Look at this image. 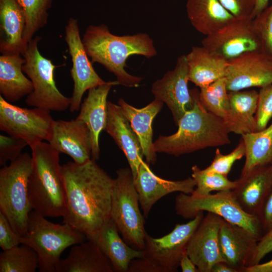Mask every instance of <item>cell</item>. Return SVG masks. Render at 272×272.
Returning <instances> with one entry per match:
<instances>
[{
    "instance_id": "cell-1",
    "label": "cell",
    "mask_w": 272,
    "mask_h": 272,
    "mask_svg": "<svg viewBox=\"0 0 272 272\" xmlns=\"http://www.w3.org/2000/svg\"><path fill=\"white\" fill-rule=\"evenodd\" d=\"M66 223L84 234L98 230L110 218L114 179L91 159L83 164L62 166Z\"/></svg>"
},
{
    "instance_id": "cell-2",
    "label": "cell",
    "mask_w": 272,
    "mask_h": 272,
    "mask_svg": "<svg viewBox=\"0 0 272 272\" xmlns=\"http://www.w3.org/2000/svg\"><path fill=\"white\" fill-rule=\"evenodd\" d=\"M82 40L91 62L103 65L114 75L119 84L127 87H136L142 80L125 71L128 57L141 55L149 58L157 53L153 39L147 34L117 36L104 24L89 26Z\"/></svg>"
},
{
    "instance_id": "cell-3",
    "label": "cell",
    "mask_w": 272,
    "mask_h": 272,
    "mask_svg": "<svg viewBox=\"0 0 272 272\" xmlns=\"http://www.w3.org/2000/svg\"><path fill=\"white\" fill-rule=\"evenodd\" d=\"M190 91L194 99L192 108L179 120L175 133L167 136L159 135L154 142L156 153L178 157L207 148L231 143L223 119L203 107L197 89Z\"/></svg>"
},
{
    "instance_id": "cell-4",
    "label": "cell",
    "mask_w": 272,
    "mask_h": 272,
    "mask_svg": "<svg viewBox=\"0 0 272 272\" xmlns=\"http://www.w3.org/2000/svg\"><path fill=\"white\" fill-rule=\"evenodd\" d=\"M30 148L32 167L28 190L32 208L46 218L63 217L65 196L60 153L44 142Z\"/></svg>"
},
{
    "instance_id": "cell-5",
    "label": "cell",
    "mask_w": 272,
    "mask_h": 272,
    "mask_svg": "<svg viewBox=\"0 0 272 272\" xmlns=\"http://www.w3.org/2000/svg\"><path fill=\"white\" fill-rule=\"evenodd\" d=\"M35 211L30 213L26 233L21 243L32 248L39 258L40 272H55L62 252L85 241L86 235L69 224H55Z\"/></svg>"
},
{
    "instance_id": "cell-6",
    "label": "cell",
    "mask_w": 272,
    "mask_h": 272,
    "mask_svg": "<svg viewBox=\"0 0 272 272\" xmlns=\"http://www.w3.org/2000/svg\"><path fill=\"white\" fill-rule=\"evenodd\" d=\"M32 167V156L25 152L0 170V211L21 237L27 232L33 210L28 190Z\"/></svg>"
},
{
    "instance_id": "cell-7",
    "label": "cell",
    "mask_w": 272,
    "mask_h": 272,
    "mask_svg": "<svg viewBox=\"0 0 272 272\" xmlns=\"http://www.w3.org/2000/svg\"><path fill=\"white\" fill-rule=\"evenodd\" d=\"M203 218V212H200L189 222L176 224L171 232L160 238L147 233L143 256L130 262L128 272L177 271L188 242Z\"/></svg>"
},
{
    "instance_id": "cell-8",
    "label": "cell",
    "mask_w": 272,
    "mask_h": 272,
    "mask_svg": "<svg viewBox=\"0 0 272 272\" xmlns=\"http://www.w3.org/2000/svg\"><path fill=\"white\" fill-rule=\"evenodd\" d=\"M139 206V195L130 169H118L114 179L110 218L123 240L131 247L143 250L147 233L145 217Z\"/></svg>"
},
{
    "instance_id": "cell-9",
    "label": "cell",
    "mask_w": 272,
    "mask_h": 272,
    "mask_svg": "<svg viewBox=\"0 0 272 272\" xmlns=\"http://www.w3.org/2000/svg\"><path fill=\"white\" fill-rule=\"evenodd\" d=\"M40 40L39 36L33 38L22 55L25 60L23 71L31 81L33 88L25 103L33 107L63 111L70 107L71 98L63 95L57 88L54 70L57 66L40 53L38 46Z\"/></svg>"
},
{
    "instance_id": "cell-10",
    "label": "cell",
    "mask_w": 272,
    "mask_h": 272,
    "mask_svg": "<svg viewBox=\"0 0 272 272\" xmlns=\"http://www.w3.org/2000/svg\"><path fill=\"white\" fill-rule=\"evenodd\" d=\"M175 210L184 219H193L200 212L216 214L232 224L248 230L259 240L262 227L258 217L245 212L232 190L206 195L180 192L175 198Z\"/></svg>"
},
{
    "instance_id": "cell-11",
    "label": "cell",
    "mask_w": 272,
    "mask_h": 272,
    "mask_svg": "<svg viewBox=\"0 0 272 272\" xmlns=\"http://www.w3.org/2000/svg\"><path fill=\"white\" fill-rule=\"evenodd\" d=\"M54 121L49 110L20 107L0 96L1 130L24 140L30 147L43 141H49Z\"/></svg>"
},
{
    "instance_id": "cell-12",
    "label": "cell",
    "mask_w": 272,
    "mask_h": 272,
    "mask_svg": "<svg viewBox=\"0 0 272 272\" xmlns=\"http://www.w3.org/2000/svg\"><path fill=\"white\" fill-rule=\"evenodd\" d=\"M65 40L72 61L71 76L74 82L70 110L78 111L82 97L87 90L106 83L94 70L88 58L81 38L79 26L76 19L71 17L65 27Z\"/></svg>"
},
{
    "instance_id": "cell-13",
    "label": "cell",
    "mask_w": 272,
    "mask_h": 272,
    "mask_svg": "<svg viewBox=\"0 0 272 272\" xmlns=\"http://www.w3.org/2000/svg\"><path fill=\"white\" fill-rule=\"evenodd\" d=\"M251 20L235 19L206 36L201 41L202 46L227 61L249 52L260 50Z\"/></svg>"
},
{
    "instance_id": "cell-14",
    "label": "cell",
    "mask_w": 272,
    "mask_h": 272,
    "mask_svg": "<svg viewBox=\"0 0 272 272\" xmlns=\"http://www.w3.org/2000/svg\"><path fill=\"white\" fill-rule=\"evenodd\" d=\"M188 69L186 55L179 56L174 69L154 82L152 93L155 99L165 103L170 110L175 123L191 109L194 99L188 87Z\"/></svg>"
},
{
    "instance_id": "cell-15",
    "label": "cell",
    "mask_w": 272,
    "mask_h": 272,
    "mask_svg": "<svg viewBox=\"0 0 272 272\" xmlns=\"http://www.w3.org/2000/svg\"><path fill=\"white\" fill-rule=\"evenodd\" d=\"M228 92L272 84V59L261 50L244 53L228 61L225 74Z\"/></svg>"
},
{
    "instance_id": "cell-16",
    "label": "cell",
    "mask_w": 272,
    "mask_h": 272,
    "mask_svg": "<svg viewBox=\"0 0 272 272\" xmlns=\"http://www.w3.org/2000/svg\"><path fill=\"white\" fill-rule=\"evenodd\" d=\"M223 219L216 214L208 213L188 242L186 252L199 272H211L216 263L225 262L219 242Z\"/></svg>"
},
{
    "instance_id": "cell-17",
    "label": "cell",
    "mask_w": 272,
    "mask_h": 272,
    "mask_svg": "<svg viewBox=\"0 0 272 272\" xmlns=\"http://www.w3.org/2000/svg\"><path fill=\"white\" fill-rule=\"evenodd\" d=\"M133 181L145 218H148L153 205L163 196L174 192L191 194L195 187V182L192 177L172 181L157 176L144 160L140 165Z\"/></svg>"
},
{
    "instance_id": "cell-18",
    "label": "cell",
    "mask_w": 272,
    "mask_h": 272,
    "mask_svg": "<svg viewBox=\"0 0 272 272\" xmlns=\"http://www.w3.org/2000/svg\"><path fill=\"white\" fill-rule=\"evenodd\" d=\"M48 143L59 153L67 155L74 162L83 164L92 159V142L86 124L77 118L54 120Z\"/></svg>"
},
{
    "instance_id": "cell-19",
    "label": "cell",
    "mask_w": 272,
    "mask_h": 272,
    "mask_svg": "<svg viewBox=\"0 0 272 272\" xmlns=\"http://www.w3.org/2000/svg\"><path fill=\"white\" fill-rule=\"evenodd\" d=\"M259 239L248 230L223 219L219 231L221 251L225 262L237 272L252 265Z\"/></svg>"
},
{
    "instance_id": "cell-20",
    "label": "cell",
    "mask_w": 272,
    "mask_h": 272,
    "mask_svg": "<svg viewBox=\"0 0 272 272\" xmlns=\"http://www.w3.org/2000/svg\"><path fill=\"white\" fill-rule=\"evenodd\" d=\"M104 130L124 153L134 179L144 156L139 139L118 104L108 101Z\"/></svg>"
},
{
    "instance_id": "cell-21",
    "label": "cell",
    "mask_w": 272,
    "mask_h": 272,
    "mask_svg": "<svg viewBox=\"0 0 272 272\" xmlns=\"http://www.w3.org/2000/svg\"><path fill=\"white\" fill-rule=\"evenodd\" d=\"M111 218L97 231L86 235L87 240L93 241L110 262L114 271L128 272L130 262L141 258L143 251L129 246L119 234Z\"/></svg>"
},
{
    "instance_id": "cell-22",
    "label": "cell",
    "mask_w": 272,
    "mask_h": 272,
    "mask_svg": "<svg viewBox=\"0 0 272 272\" xmlns=\"http://www.w3.org/2000/svg\"><path fill=\"white\" fill-rule=\"evenodd\" d=\"M117 81L106 83L88 90V95L82 102L77 119L84 122L87 126L92 142V159L97 161L99 158V138L104 130L107 112V96L112 86L118 85Z\"/></svg>"
},
{
    "instance_id": "cell-23",
    "label": "cell",
    "mask_w": 272,
    "mask_h": 272,
    "mask_svg": "<svg viewBox=\"0 0 272 272\" xmlns=\"http://www.w3.org/2000/svg\"><path fill=\"white\" fill-rule=\"evenodd\" d=\"M233 194L246 213L257 216L272 185V165L256 167L237 180Z\"/></svg>"
},
{
    "instance_id": "cell-24",
    "label": "cell",
    "mask_w": 272,
    "mask_h": 272,
    "mask_svg": "<svg viewBox=\"0 0 272 272\" xmlns=\"http://www.w3.org/2000/svg\"><path fill=\"white\" fill-rule=\"evenodd\" d=\"M26 20L16 0H0V52L2 55H23L28 43L24 39Z\"/></svg>"
},
{
    "instance_id": "cell-25",
    "label": "cell",
    "mask_w": 272,
    "mask_h": 272,
    "mask_svg": "<svg viewBox=\"0 0 272 272\" xmlns=\"http://www.w3.org/2000/svg\"><path fill=\"white\" fill-rule=\"evenodd\" d=\"M118 104L139 139L146 162L154 164L157 160V153L154 148L152 123L161 110L163 102L155 99L146 106L138 108L120 98Z\"/></svg>"
},
{
    "instance_id": "cell-26",
    "label": "cell",
    "mask_w": 272,
    "mask_h": 272,
    "mask_svg": "<svg viewBox=\"0 0 272 272\" xmlns=\"http://www.w3.org/2000/svg\"><path fill=\"white\" fill-rule=\"evenodd\" d=\"M228 92L229 108L223 120L229 133L242 135L256 131L258 92L254 90Z\"/></svg>"
},
{
    "instance_id": "cell-27",
    "label": "cell",
    "mask_w": 272,
    "mask_h": 272,
    "mask_svg": "<svg viewBox=\"0 0 272 272\" xmlns=\"http://www.w3.org/2000/svg\"><path fill=\"white\" fill-rule=\"evenodd\" d=\"M189 81L206 87L225 77L228 61L202 46H194L186 55Z\"/></svg>"
},
{
    "instance_id": "cell-28",
    "label": "cell",
    "mask_w": 272,
    "mask_h": 272,
    "mask_svg": "<svg viewBox=\"0 0 272 272\" xmlns=\"http://www.w3.org/2000/svg\"><path fill=\"white\" fill-rule=\"evenodd\" d=\"M112 266L97 245L88 240L76 244L60 259L55 272H113Z\"/></svg>"
},
{
    "instance_id": "cell-29",
    "label": "cell",
    "mask_w": 272,
    "mask_h": 272,
    "mask_svg": "<svg viewBox=\"0 0 272 272\" xmlns=\"http://www.w3.org/2000/svg\"><path fill=\"white\" fill-rule=\"evenodd\" d=\"M25 62L20 54L0 56V93L9 102L19 100L33 90L31 81L23 73Z\"/></svg>"
},
{
    "instance_id": "cell-30",
    "label": "cell",
    "mask_w": 272,
    "mask_h": 272,
    "mask_svg": "<svg viewBox=\"0 0 272 272\" xmlns=\"http://www.w3.org/2000/svg\"><path fill=\"white\" fill-rule=\"evenodd\" d=\"M186 7L192 25L206 36L236 19L218 0H187Z\"/></svg>"
},
{
    "instance_id": "cell-31",
    "label": "cell",
    "mask_w": 272,
    "mask_h": 272,
    "mask_svg": "<svg viewBox=\"0 0 272 272\" xmlns=\"http://www.w3.org/2000/svg\"><path fill=\"white\" fill-rule=\"evenodd\" d=\"M245 161L241 175L272 161V123L264 129L241 135Z\"/></svg>"
},
{
    "instance_id": "cell-32",
    "label": "cell",
    "mask_w": 272,
    "mask_h": 272,
    "mask_svg": "<svg viewBox=\"0 0 272 272\" xmlns=\"http://www.w3.org/2000/svg\"><path fill=\"white\" fill-rule=\"evenodd\" d=\"M39 266L36 252L21 244L0 254V272H35Z\"/></svg>"
},
{
    "instance_id": "cell-33",
    "label": "cell",
    "mask_w": 272,
    "mask_h": 272,
    "mask_svg": "<svg viewBox=\"0 0 272 272\" xmlns=\"http://www.w3.org/2000/svg\"><path fill=\"white\" fill-rule=\"evenodd\" d=\"M228 93L225 78L223 77L200 88L199 100L207 110L223 119L229 108Z\"/></svg>"
},
{
    "instance_id": "cell-34",
    "label": "cell",
    "mask_w": 272,
    "mask_h": 272,
    "mask_svg": "<svg viewBox=\"0 0 272 272\" xmlns=\"http://www.w3.org/2000/svg\"><path fill=\"white\" fill-rule=\"evenodd\" d=\"M22 8L26 20L24 34L25 41L28 42L34 34L47 22L48 11L52 0H16Z\"/></svg>"
},
{
    "instance_id": "cell-35",
    "label": "cell",
    "mask_w": 272,
    "mask_h": 272,
    "mask_svg": "<svg viewBox=\"0 0 272 272\" xmlns=\"http://www.w3.org/2000/svg\"><path fill=\"white\" fill-rule=\"evenodd\" d=\"M191 171V177L195 182L194 193L206 195L214 191L232 190L237 185V180H229L227 176L206 169H200L197 165L193 166Z\"/></svg>"
},
{
    "instance_id": "cell-36",
    "label": "cell",
    "mask_w": 272,
    "mask_h": 272,
    "mask_svg": "<svg viewBox=\"0 0 272 272\" xmlns=\"http://www.w3.org/2000/svg\"><path fill=\"white\" fill-rule=\"evenodd\" d=\"M260 50L272 59V4L251 20Z\"/></svg>"
},
{
    "instance_id": "cell-37",
    "label": "cell",
    "mask_w": 272,
    "mask_h": 272,
    "mask_svg": "<svg viewBox=\"0 0 272 272\" xmlns=\"http://www.w3.org/2000/svg\"><path fill=\"white\" fill-rule=\"evenodd\" d=\"M245 152L242 139L235 149L228 154L224 155L217 149L212 162L205 169L227 176L234 163L245 156Z\"/></svg>"
},
{
    "instance_id": "cell-38",
    "label": "cell",
    "mask_w": 272,
    "mask_h": 272,
    "mask_svg": "<svg viewBox=\"0 0 272 272\" xmlns=\"http://www.w3.org/2000/svg\"><path fill=\"white\" fill-rule=\"evenodd\" d=\"M255 118L256 131L266 128L272 118V84L260 88Z\"/></svg>"
},
{
    "instance_id": "cell-39",
    "label": "cell",
    "mask_w": 272,
    "mask_h": 272,
    "mask_svg": "<svg viewBox=\"0 0 272 272\" xmlns=\"http://www.w3.org/2000/svg\"><path fill=\"white\" fill-rule=\"evenodd\" d=\"M27 145L26 142L22 139L1 134L0 165L3 166L8 161L11 162L16 160Z\"/></svg>"
},
{
    "instance_id": "cell-40",
    "label": "cell",
    "mask_w": 272,
    "mask_h": 272,
    "mask_svg": "<svg viewBox=\"0 0 272 272\" xmlns=\"http://www.w3.org/2000/svg\"><path fill=\"white\" fill-rule=\"evenodd\" d=\"M224 8L235 18L252 20L255 0H218Z\"/></svg>"
},
{
    "instance_id": "cell-41",
    "label": "cell",
    "mask_w": 272,
    "mask_h": 272,
    "mask_svg": "<svg viewBox=\"0 0 272 272\" xmlns=\"http://www.w3.org/2000/svg\"><path fill=\"white\" fill-rule=\"evenodd\" d=\"M21 236L14 230L5 215L0 211V247L3 250L21 244Z\"/></svg>"
},
{
    "instance_id": "cell-42",
    "label": "cell",
    "mask_w": 272,
    "mask_h": 272,
    "mask_svg": "<svg viewBox=\"0 0 272 272\" xmlns=\"http://www.w3.org/2000/svg\"><path fill=\"white\" fill-rule=\"evenodd\" d=\"M271 251L272 228L262 236L257 242L255 253L252 260V265L259 263L260 261L266 254Z\"/></svg>"
},
{
    "instance_id": "cell-43",
    "label": "cell",
    "mask_w": 272,
    "mask_h": 272,
    "mask_svg": "<svg viewBox=\"0 0 272 272\" xmlns=\"http://www.w3.org/2000/svg\"><path fill=\"white\" fill-rule=\"evenodd\" d=\"M257 217L262 227L270 230L272 228V191L264 201Z\"/></svg>"
},
{
    "instance_id": "cell-44",
    "label": "cell",
    "mask_w": 272,
    "mask_h": 272,
    "mask_svg": "<svg viewBox=\"0 0 272 272\" xmlns=\"http://www.w3.org/2000/svg\"><path fill=\"white\" fill-rule=\"evenodd\" d=\"M179 266L182 272H199L197 267L186 252L182 255Z\"/></svg>"
},
{
    "instance_id": "cell-45",
    "label": "cell",
    "mask_w": 272,
    "mask_h": 272,
    "mask_svg": "<svg viewBox=\"0 0 272 272\" xmlns=\"http://www.w3.org/2000/svg\"><path fill=\"white\" fill-rule=\"evenodd\" d=\"M244 272H272V259L263 263H258L246 268Z\"/></svg>"
},
{
    "instance_id": "cell-46",
    "label": "cell",
    "mask_w": 272,
    "mask_h": 272,
    "mask_svg": "<svg viewBox=\"0 0 272 272\" xmlns=\"http://www.w3.org/2000/svg\"><path fill=\"white\" fill-rule=\"evenodd\" d=\"M211 272H237L225 262H219L216 263L212 267Z\"/></svg>"
},
{
    "instance_id": "cell-47",
    "label": "cell",
    "mask_w": 272,
    "mask_h": 272,
    "mask_svg": "<svg viewBox=\"0 0 272 272\" xmlns=\"http://www.w3.org/2000/svg\"><path fill=\"white\" fill-rule=\"evenodd\" d=\"M269 0H255V7L253 18L268 7Z\"/></svg>"
}]
</instances>
